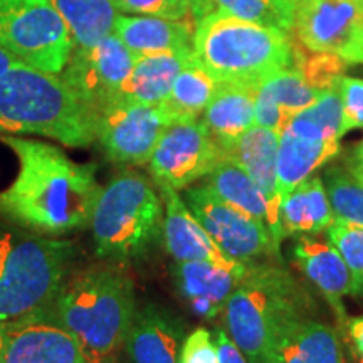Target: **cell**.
<instances>
[{
	"mask_svg": "<svg viewBox=\"0 0 363 363\" xmlns=\"http://www.w3.org/2000/svg\"><path fill=\"white\" fill-rule=\"evenodd\" d=\"M257 83H219L203 111V125L224 150L254 126Z\"/></svg>",
	"mask_w": 363,
	"mask_h": 363,
	"instance_id": "22",
	"label": "cell"
},
{
	"mask_svg": "<svg viewBox=\"0 0 363 363\" xmlns=\"http://www.w3.org/2000/svg\"><path fill=\"white\" fill-rule=\"evenodd\" d=\"M345 169L363 185V143L353 147L345 158Z\"/></svg>",
	"mask_w": 363,
	"mask_h": 363,
	"instance_id": "41",
	"label": "cell"
},
{
	"mask_svg": "<svg viewBox=\"0 0 363 363\" xmlns=\"http://www.w3.org/2000/svg\"><path fill=\"white\" fill-rule=\"evenodd\" d=\"M184 328L174 315L157 305L135 313L126 352L131 363H179Z\"/></svg>",
	"mask_w": 363,
	"mask_h": 363,
	"instance_id": "20",
	"label": "cell"
},
{
	"mask_svg": "<svg viewBox=\"0 0 363 363\" xmlns=\"http://www.w3.org/2000/svg\"><path fill=\"white\" fill-rule=\"evenodd\" d=\"M179 363H219L217 345L212 333L206 328H197L184 338Z\"/></svg>",
	"mask_w": 363,
	"mask_h": 363,
	"instance_id": "36",
	"label": "cell"
},
{
	"mask_svg": "<svg viewBox=\"0 0 363 363\" xmlns=\"http://www.w3.org/2000/svg\"><path fill=\"white\" fill-rule=\"evenodd\" d=\"M286 131L310 140H342L347 133L343 120V99L337 88L326 89L311 106L289 120Z\"/></svg>",
	"mask_w": 363,
	"mask_h": 363,
	"instance_id": "29",
	"label": "cell"
},
{
	"mask_svg": "<svg viewBox=\"0 0 363 363\" xmlns=\"http://www.w3.org/2000/svg\"><path fill=\"white\" fill-rule=\"evenodd\" d=\"M192 22L150 16H118L115 34L136 57L145 54L192 48Z\"/></svg>",
	"mask_w": 363,
	"mask_h": 363,
	"instance_id": "23",
	"label": "cell"
},
{
	"mask_svg": "<svg viewBox=\"0 0 363 363\" xmlns=\"http://www.w3.org/2000/svg\"><path fill=\"white\" fill-rule=\"evenodd\" d=\"M345 337L350 342L352 352L363 363V316L348 318L342 326Z\"/></svg>",
	"mask_w": 363,
	"mask_h": 363,
	"instance_id": "40",
	"label": "cell"
},
{
	"mask_svg": "<svg viewBox=\"0 0 363 363\" xmlns=\"http://www.w3.org/2000/svg\"><path fill=\"white\" fill-rule=\"evenodd\" d=\"M2 363H88L52 308L7 323Z\"/></svg>",
	"mask_w": 363,
	"mask_h": 363,
	"instance_id": "14",
	"label": "cell"
},
{
	"mask_svg": "<svg viewBox=\"0 0 363 363\" xmlns=\"http://www.w3.org/2000/svg\"><path fill=\"white\" fill-rule=\"evenodd\" d=\"M326 235L352 272L353 294L363 296V227L335 220L326 229Z\"/></svg>",
	"mask_w": 363,
	"mask_h": 363,
	"instance_id": "33",
	"label": "cell"
},
{
	"mask_svg": "<svg viewBox=\"0 0 363 363\" xmlns=\"http://www.w3.org/2000/svg\"><path fill=\"white\" fill-rule=\"evenodd\" d=\"M214 12L291 33L271 0H214Z\"/></svg>",
	"mask_w": 363,
	"mask_h": 363,
	"instance_id": "34",
	"label": "cell"
},
{
	"mask_svg": "<svg viewBox=\"0 0 363 363\" xmlns=\"http://www.w3.org/2000/svg\"><path fill=\"white\" fill-rule=\"evenodd\" d=\"M192 54V48H182L136 57L135 66L116 91L113 101L162 104L169 98L175 78Z\"/></svg>",
	"mask_w": 363,
	"mask_h": 363,
	"instance_id": "21",
	"label": "cell"
},
{
	"mask_svg": "<svg viewBox=\"0 0 363 363\" xmlns=\"http://www.w3.org/2000/svg\"><path fill=\"white\" fill-rule=\"evenodd\" d=\"M163 224V202L150 180L133 170L118 174L99 190L91 214L98 256L116 261L147 252Z\"/></svg>",
	"mask_w": 363,
	"mask_h": 363,
	"instance_id": "7",
	"label": "cell"
},
{
	"mask_svg": "<svg viewBox=\"0 0 363 363\" xmlns=\"http://www.w3.org/2000/svg\"><path fill=\"white\" fill-rule=\"evenodd\" d=\"M174 121L163 104L111 101L98 113L96 140L111 162L143 165Z\"/></svg>",
	"mask_w": 363,
	"mask_h": 363,
	"instance_id": "11",
	"label": "cell"
},
{
	"mask_svg": "<svg viewBox=\"0 0 363 363\" xmlns=\"http://www.w3.org/2000/svg\"><path fill=\"white\" fill-rule=\"evenodd\" d=\"M6 340H7V323H0V363H2L4 350H6Z\"/></svg>",
	"mask_w": 363,
	"mask_h": 363,
	"instance_id": "45",
	"label": "cell"
},
{
	"mask_svg": "<svg viewBox=\"0 0 363 363\" xmlns=\"http://www.w3.org/2000/svg\"><path fill=\"white\" fill-rule=\"evenodd\" d=\"M135 61L136 56L123 40L111 34L91 48L72 49L61 78L88 106L99 113L113 101Z\"/></svg>",
	"mask_w": 363,
	"mask_h": 363,
	"instance_id": "13",
	"label": "cell"
},
{
	"mask_svg": "<svg viewBox=\"0 0 363 363\" xmlns=\"http://www.w3.org/2000/svg\"><path fill=\"white\" fill-rule=\"evenodd\" d=\"M69 29L74 48H91L115 34L120 11L113 0H51Z\"/></svg>",
	"mask_w": 363,
	"mask_h": 363,
	"instance_id": "26",
	"label": "cell"
},
{
	"mask_svg": "<svg viewBox=\"0 0 363 363\" xmlns=\"http://www.w3.org/2000/svg\"><path fill=\"white\" fill-rule=\"evenodd\" d=\"M323 184L335 220L363 227V185L345 167L325 170Z\"/></svg>",
	"mask_w": 363,
	"mask_h": 363,
	"instance_id": "30",
	"label": "cell"
},
{
	"mask_svg": "<svg viewBox=\"0 0 363 363\" xmlns=\"http://www.w3.org/2000/svg\"><path fill=\"white\" fill-rule=\"evenodd\" d=\"M0 133H11V135H13L11 125H9L2 116H0Z\"/></svg>",
	"mask_w": 363,
	"mask_h": 363,
	"instance_id": "46",
	"label": "cell"
},
{
	"mask_svg": "<svg viewBox=\"0 0 363 363\" xmlns=\"http://www.w3.org/2000/svg\"><path fill=\"white\" fill-rule=\"evenodd\" d=\"M217 358L219 363H249L246 355L239 350V347L233 342V338L224 330L216 331Z\"/></svg>",
	"mask_w": 363,
	"mask_h": 363,
	"instance_id": "39",
	"label": "cell"
},
{
	"mask_svg": "<svg viewBox=\"0 0 363 363\" xmlns=\"http://www.w3.org/2000/svg\"><path fill=\"white\" fill-rule=\"evenodd\" d=\"M192 49L195 59L217 83L261 84L294 62L289 33L219 12L197 22Z\"/></svg>",
	"mask_w": 363,
	"mask_h": 363,
	"instance_id": "5",
	"label": "cell"
},
{
	"mask_svg": "<svg viewBox=\"0 0 363 363\" xmlns=\"http://www.w3.org/2000/svg\"><path fill=\"white\" fill-rule=\"evenodd\" d=\"M266 363H345L338 333L308 318L286 323L276 333Z\"/></svg>",
	"mask_w": 363,
	"mask_h": 363,
	"instance_id": "19",
	"label": "cell"
},
{
	"mask_svg": "<svg viewBox=\"0 0 363 363\" xmlns=\"http://www.w3.org/2000/svg\"><path fill=\"white\" fill-rule=\"evenodd\" d=\"M293 252L299 269L323 294L337 313L340 326H343L348 320L345 315L343 298L347 294H353V279L342 254L331 246L330 240L325 242L313 235L298 238Z\"/></svg>",
	"mask_w": 363,
	"mask_h": 363,
	"instance_id": "18",
	"label": "cell"
},
{
	"mask_svg": "<svg viewBox=\"0 0 363 363\" xmlns=\"http://www.w3.org/2000/svg\"><path fill=\"white\" fill-rule=\"evenodd\" d=\"M247 271V264L222 266L212 261H184L172 267L177 291L190 311L203 320H214L227 305Z\"/></svg>",
	"mask_w": 363,
	"mask_h": 363,
	"instance_id": "16",
	"label": "cell"
},
{
	"mask_svg": "<svg viewBox=\"0 0 363 363\" xmlns=\"http://www.w3.org/2000/svg\"><path fill=\"white\" fill-rule=\"evenodd\" d=\"M206 184L222 201L269 227V207H267L266 199L262 197L261 190L254 184L251 175L234 158L224 155L216 169L207 175Z\"/></svg>",
	"mask_w": 363,
	"mask_h": 363,
	"instance_id": "27",
	"label": "cell"
},
{
	"mask_svg": "<svg viewBox=\"0 0 363 363\" xmlns=\"http://www.w3.org/2000/svg\"><path fill=\"white\" fill-rule=\"evenodd\" d=\"M160 192L163 202V244L177 262L212 261L222 266L238 264V261L225 256L214 239L207 234L184 202V197L179 195V190L160 187Z\"/></svg>",
	"mask_w": 363,
	"mask_h": 363,
	"instance_id": "17",
	"label": "cell"
},
{
	"mask_svg": "<svg viewBox=\"0 0 363 363\" xmlns=\"http://www.w3.org/2000/svg\"><path fill=\"white\" fill-rule=\"evenodd\" d=\"M190 13H192L194 22L197 24L208 13L214 12V0H189Z\"/></svg>",
	"mask_w": 363,
	"mask_h": 363,
	"instance_id": "43",
	"label": "cell"
},
{
	"mask_svg": "<svg viewBox=\"0 0 363 363\" xmlns=\"http://www.w3.org/2000/svg\"><path fill=\"white\" fill-rule=\"evenodd\" d=\"M335 222L328 194L321 177L310 179L296 185L281 206V225L284 238H305L318 235Z\"/></svg>",
	"mask_w": 363,
	"mask_h": 363,
	"instance_id": "25",
	"label": "cell"
},
{
	"mask_svg": "<svg viewBox=\"0 0 363 363\" xmlns=\"http://www.w3.org/2000/svg\"><path fill=\"white\" fill-rule=\"evenodd\" d=\"M259 89L266 93L272 101L279 104L289 116L311 106L320 98V91L308 84L296 67H286L274 72L259 84Z\"/></svg>",
	"mask_w": 363,
	"mask_h": 363,
	"instance_id": "31",
	"label": "cell"
},
{
	"mask_svg": "<svg viewBox=\"0 0 363 363\" xmlns=\"http://www.w3.org/2000/svg\"><path fill=\"white\" fill-rule=\"evenodd\" d=\"M294 62L293 67L301 72L308 84L323 93L326 89L337 88L343 78L347 62L342 57L328 52H315L306 49L301 43H293Z\"/></svg>",
	"mask_w": 363,
	"mask_h": 363,
	"instance_id": "32",
	"label": "cell"
},
{
	"mask_svg": "<svg viewBox=\"0 0 363 363\" xmlns=\"http://www.w3.org/2000/svg\"><path fill=\"white\" fill-rule=\"evenodd\" d=\"M69 257L66 240L0 227V323L51 306Z\"/></svg>",
	"mask_w": 363,
	"mask_h": 363,
	"instance_id": "6",
	"label": "cell"
},
{
	"mask_svg": "<svg viewBox=\"0 0 363 363\" xmlns=\"http://www.w3.org/2000/svg\"><path fill=\"white\" fill-rule=\"evenodd\" d=\"M338 89L343 99V120L347 130L363 128V79L343 76Z\"/></svg>",
	"mask_w": 363,
	"mask_h": 363,
	"instance_id": "37",
	"label": "cell"
},
{
	"mask_svg": "<svg viewBox=\"0 0 363 363\" xmlns=\"http://www.w3.org/2000/svg\"><path fill=\"white\" fill-rule=\"evenodd\" d=\"M358 2H360V4H362V6H363V0H358Z\"/></svg>",
	"mask_w": 363,
	"mask_h": 363,
	"instance_id": "47",
	"label": "cell"
},
{
	"mask_svg": "<svg viewBox=\"0 0 363 363\" xmlns=\"http://www.w3.org/2000/svg\"><path fill=\"white\" fill-rule=\"evenodd\" d=\"M118 11L135 16L162 17L169 21L187 19L190 13L189 0H113ZM192 16V13H190Z\"/></svg>",
	"mask_w": 363,
	"mask_h": 363,
	"instance_id": "35",
	"label": "cell"
},
{
	"mask_svg": "<svg viewBox=\"0 0 363 363\" xmlns=\"http://www.w3.org/2000/svg\"><path fill=\"white\" fill-rule=\"evenodd\" d=\"M311 296L281 266L251 262L227 299V335L249 363H266L276 333L286 323L310 316Z\"/></svg>",
	"mask_w": 363,
	"mask_h": 363,
	"instance_id": "4",
	"label": "cell"
},
{
	"mask_svg": "<svg viewBox=\"0 0 363 363\" xmlns=\"http://www.w3.org/2000/svg\"><path fill=\"white\" fill-rule=\"evenodd\" d=\"M184 202L230 259L251 264L264 256L279 257L264 222L222 201L207 184L187 187Z\"/></svg>",
	"mask_w": 363,
	"mask_h": 363,
	"instance_id": "9",
	"label": "cell"
},
{
	"mask_svg": "<svg viewBox=\"0 0 363 363\" xmlns=\"http://www.w3.org/2000/svg\"><path fill=\"white\" fill-rule=\"evenodd\" d=\"M19 160V172L0 190V216L21 229L57 238L89 224L99 195L94 169L38 140L0 135Z\"/></svg>",
	"mask_w": 363,
	"mask_h": 363,
	"instance_id": "1",
	"label": "cell"
},
{
	"mask_svg": "<svg viewBox=\"0 0 363 363\" xmlns=\"http://www.w3.org/2000/svg\"><path fill=\"white\" fill-rule=\"evenodd\" d=\"M0 116L13 135L48 136L66 147H88L96 140L98 113L65 83L17 61L0 78Z\"/></svg>",
	"mask_w": 363,
	"mask_h": 363,
	"instance_id": "3",
	"label": "cell"
},
{
	"mask_svg": "<svg viewBox=\"0 0 363 363\" xmlns=\"http://www.w3.org/2000/svg\"><path fill=\"white\" fill-rule=\"evenodd\" d=\"M217 84L219 83L203 69L192 54L175 78L169 98L162 104L175 121L197 120L214 96Z\"/></svg>",
	"mask_w": 363,
	"mask_h": 363,
	"instance_id": "28",
	"label": "cell"
},
{
	"mask_svg": "<svg viewBox=\"0 0 363 363\" xmlns=\"http://www.w3.org/2000/svg\"><path fill=\"white\" fill-rule=\"evenodd\" d=\"M340 153V140H310L289 131L279 135L278 145V185L284 201L296 185L305 182Z\"/></svg>",
	"mask_w": 363,
	"mask_h": 363,
	"instance_id": "24",
	"label": "cell"
},
{
	"mask_svg": "<svg viewBox=\"0 0 363 363\" xmlns=\"http://www.w3.org/2000/svg\"><path fill=\"white\" fill-rule=\"evenodd\" d=\"M293 30L310 51L363 65V6L358 0H303Z\"/></svg>",
	"mask_w": 363,
	"mask_h": 363,
	"instance_id": "12",
	"label": "cell"
},
{
	"mask_svg": "<svg viewBox=\"0 0 363 363\" xmlns=\"http://www.w3.org/2000/svg\"><path fill=\"white\" fill-rule=\"evenodd\" d=\"M0 48L27 66L61 74L74 43L51 0H0Z\"/></svg>",
	"mask_w": 363,
	"mask_h": 363,
	"instance_id": "8",
	"label": "cell"
},
{
	"mask_svg": "<svg viewBox=\"0 0 363 363\" xmlns=\"http://www.w3.org/2000/svg\"><path fill=\"white\" fill-rule=\"evenodd\" d=\"M16 62H17V59L13 57L12 54H9L6 49L0 48V78H2V76L6 74L9 69L16 65Z\"/></svg>",
	"mask_w": 363,
	"mask_h": 363,
	"instance_id": "44",
	"label": "cell"
},
{
	"mask_svg": "<svg viewBox=\"0 0 363 363\" xmlns=\"http://www.w3.org/2000/svg\"><path fill=\"white\" fill-rule=\"evenodd\" d=\"M278 145L279 135L274 130L264 126H251L246 133L240 135L235 142L227 145L224 153L234 158L251 175L254 184L261 190L269 207V234L276 246H281L284 239L283 225H281V201L278 185Z\"/></svg>",
	"mask_w": 363,
	"mask_h": 363,
	"instance_id": "15",
	"label": "cell"
},
{
	"mask_svg": "<svg viewBox=\"0 0 363 363\" xmlns=\"http://www.w3.org/2000/svg\"><path fill=\"white\" fill-rule=\"evenodd\" d=\"M303 0H271L272 7L278 11V13L283 17L289 30H293V22H294V13H296L299 4Z\"/></svg>",
	"mask_w": 363,
	"mask_h": 363,
	"instance_id": "42",
	"label": "cell"
},
{
	"mask_svg": "<svg viewBox=\"0 0 363 363\" xmlns=\"http://www.w3.org/2000/svg\"><path fill=\"white\" fill-rule=\"evenodd\" d=\"M224 155L203 121L177 120L163 131L148 167L158 187L182 190L211 174Z\"/></svg>",
	"mask_w": 363,
	"mask_h": 363,
	"instance_id": "10",
	"label": "cell"
},
{
	"mask_svg": "<svg viewBox=\"0 0 363 363\" xmlns=\"http://www.w3.org/2000/svg\"><path fill=\"white\" fill-rule=\"evenodd\" d=\"M52 311L78 342L88 363H121L135 316L133 281L116 264L74 274L52 301Z\"/></svg>",
	"mask_w": 363,
	"mask_h": 363,
	"instance_id": "2",
	"label": "cell"
},
{
	"mask_svg": "<svg viewBox=\"0 0 363 363\" xmlns=\"http://www.w3.org/2000/svg\"><path fill=\"white\" fill-rule=\"evenodd\" d=\"M289 120H291V116L257 88L256 104H254V121H256V125L274 130L276 133L281 135L288 126Z\"/></svg>",
	"mask_w": 363,
	"mask_h": 363,
	"instance_id": "38",
	"label": "cell"
}]
</instances>
